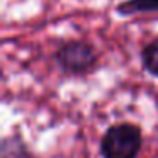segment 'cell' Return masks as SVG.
Segmentation results:
<instances>
[{"label": "cell", "instance_id": "277c9868", "mask_svg": "<svg viewBox=\"0 0 158 158\" xmlns=\"http://www.w3.org/2000/svg\"><path fill=\"white\" fill-rule=\"evenodd\" d=\"M141 58H143V65L146 68V72L158 77V38L155 41H151L143 49V56Z\"/></svg>", "mask_w": 158, "mask_h": 158}, {"label": "cell", "instance_id": "3957f363", "mask_svg": "<svg viewBox=\"0 0 158 158\" xmlns=\"http://www.w3.org/2000/svg\"><path fill=\"white\" fill-rule=\"evenodd\" d=\"M139 12H158V0H126L117 5V14L133 15Z\"/></svg>", "mask_w": 158, "mask_h": 158}, {"label": "cell", "instance_id": "7a4b0ae2", "mask_svg": "<svg viewBox=\"0 0 158 158\" xmlns=\"http://www.w3.org/2000/svg\"><path fill=\"white\" fill-rule=\"evenodd\" d=\"M56 61L65 72L73 75H85L95 66L97 53L94 46L85 41H70L56 51Z\"/></svg>", "mask_w": 158, "mask_h": 158}, {"label": "cell", "instance_id": "6da1fadb", "mask_svg": "<svg viewBox=\"0 0 158 158\" xmlns=\"http://www.w3.org/2000/svg\"><path fill=\"white\" fill-rule=\"evenodd\" d=\"M143 144L138 126L121 123L109 127L100 141V153L104 158H136Z\"/></svg>", "mask_w": 158, "mask_h": 158}]
</instances>
